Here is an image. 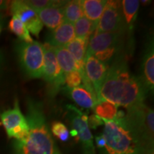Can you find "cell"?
Returning <instances> with one entry per match:
<instances>
[{"label": "cell", "mask_w": 154, "mask_h": 154, "mask_svg": "<svg viewBox=\"0 0 154 154\" xmlns=\"http://www.w3.org/2000/svg\"><path fill=\"white\" fill-rule=\"evenodd\" d=\"M148 89L141 78L130 72L126 61L118 57L109 66L99 99L129 109L144 103Z\"/></svg>", "instance_id": "6da1fadb"}, {"label": "cell", "mask_w": 154, "mask_h": 154, "mask_svg": "<svg viewBox=\"0 0 154 154\" xmlns=\"http://www.w3.org/2000/svg\"><path fill=\"white\" fill-rule=\"evenodd\" d=\"M26 119L29 127V134L24 139L15 140V153L61 154L49 131L43 106L39 101L27 100Z\"/></svg>", "instance_id": "7a4b0ae2"}, {"label": "cell", "mask_w": 154, "mask_h": 154, "mask_svg": "<svg viewBox=\"0 0 154 154\" xmlns=\"http://www.w3.org/2000/svg\"><path fill=\"white\" fill-rule=\"evenodd\" d=\"M102 120L105 126L102 135L106 140L105 148L109 154L147 153L126 115L113 120Z\"/></svg>", "instance_id": "3957f363"}, {"label": "cell", "mask_w": 154, "mask_h": 154, "mask_svg": "<svg viewBox=\"0 0 154 154\" xmlns=\"http://www.w3.org/2000/svg\"><path fill=\"white\" fill-rule=\"evenodd\" d=\"M127 110L126 119L137 134L146 152L151 153L153 147V110L144 103Z\"/></svg>", "instance_id": "277c9868"}, {"label": "cell", "mask_w": 154, "mask_h": 154, "mask_svg": "<svg viewBox=\"0 0 154 154\" xmlns=\"http://www.w3.org/2000/svg\"><path fill=\"white\" fill-rule=\"evenodd\" d=\"M15 49L25 74L32 79L42 78L44 63V44L34 40L31 43L20 41Z\"/></svg>", "instance_id": "5b68a950"}, {"label": "cell", "mask_w": 154, "mask_h": 154, "mask_svg": "<svg viewBox=\"0 0 154 154\" xmlns=\"http://www.w3.org/2000/svg\"><path fill=\"white\" fill-rule=\"evenodd\" d=\"M70 111L69 117L73 129L71 134L76 136L83 149V154H95L94 138L88 124V116L77 109L74 106L69 105Z\"/></svg>", "instance_id": "8992f818"}, {"label": "cell", "mask_w": 154, "mask_h": 154, "mask_svg": "<svg viewBox=\"0 0 154 154\" xmlns=\"http://www.w3.org/2000/svg\"><path fill=\"white\" fill-rule=\"evenodd\" d=\"M1 124L7 132L9 138L20 140L26 137L29 127L26 116H24L19 106L18 101H15L12 109L4 111L0 115Z\"/></svg>", "instance_id": "52a82bcc"}, {"label": "cell", "mask_w": 154, "mask_h": 154, "mask_svg": "<svg viewBox=\"0 0 154 154\" xmlns=\"http://www.w3.org/2000/svg\"><path fill=\"white\" fill-rule=\"evenodd\" d=\"M126 27L121 1H106L95 32H124Z\"/></svg>", "instance_id": "ba28073f"}, {"label": "cell", "mask_w": 154, "mask_h": 154, "mask_svg": "<svg viewBox=\"0 0 154 154\" xmlns=\"http://www.w3.org/2000/svg\"><path fill=\"white\" fill-rule=\"evenodd\" d=\"M44 63L42 78L49 84L51 93L54 94L64 84V74L58 63L54 47L46 43L44 44Z\"/></svg>", "instance_id": "9c48e42d"}, {"label": "cell", "mask_w": 154, "mask_h": 154, "mask_svg": "<svg viewBox=\"0 0 154 154\" xmlns=\"http://www.w3.org/2000/svg\"><path fill=\"white\" fill-rule=\"evenodd\" d=\"M9 9L11 14L17 17L25 25L29 32L38 37L43 29V24L36 11L24 1L20 0L11 1Z\"/></svg>", "instance_id": "30bf717a"}, {"label": "cell", "mask_w": 154, "mask_h": 154, "mask_svg": "<svg viewBox=\"0 0 154 154\" xmlns=\"http://www.w3.org/2000/svg\"><path fill=\"white\" fill-rule=\"evenodd\" d=\"M109 66V64L101 62L94 56H87L84 59L85 74L95 90L97 100Z\"/></svg>", "instance_id": "8fae6325"}, {"label": "cell", "mask_w": 154, "mask_h": 154, "mask_svg": "<svg viewBox=\"0 0 154 154\" xmlns=\"http://www.w3.org/2000/svg\"><path fill=\"white\" fill-rule=\"evenodd\" d=\"M123 32H95L88 39L86 57L120 44Z\"/></svg>", "instance_id": "7c38bea8"}, {"label": "cell", "mask_w": 154, "mask_h": 154, "mask_svg": "<svg viewBox=\"0 0 154 154\" xmlns=\"http://www.w3.org/2000/svg\"><path fill=\"white\" fill-rule=\"evenodd\" d=\"M75 38L74 24L64 21L50 34L47 43L54 47H65Z\"/></svg>", "instance_id": "4fadbf2b"}, {"label": "cell", "mask_w": 154, "mask_h": 154, "mask_svg": "<svg viewBox=\"0 0 154 154\" xmlns=\"http://www.w3.org/2000/svg\"><path fill=\"white\" fill-rule=\"evenodd\" d=\"M65 5L47 7L36 11V14L42 24L50 29L54 30L64 22L63 7Z\"/></svg>", "instance_id": "5bb4252c"}, {"label": "cell", "mask_w": 154, "mask_h": 154, "mask_svg": "<svg viewBox=\"0 0 154 154\" xmlns=\"http://www.w3.org/2000/svg\"><path fill=\"white\" fill-rule=\"evenodd\" d=\"M143 78H141L147 89L153 91L154 88V51L153 42H150L144 54L143 64Z\"/></svg>", "instance_id": "9a60e30c"}, {"label": "cell", "mask_w": 154, "mask_h": 154, "mask_svg": "<svg viewBox=\"0 0 154 154\" xmlns=\"http://www.w3.org/2000/svg\"><path fill=\"white\" fill-rule=\"evenodd\" d=\"M67 94L80 106L85 109H94L97 103V99L87 88L80 85L74 88H66Z\"/></svg>", "instance_id": "2e32d148"}, {"label": "cell", "mask_w": 154, "mask_h": 154, "mask_svg": "<svg viewBox=\"0 0 154 154\" xmlns=\"http://www.w3.org/2000/svg\"><path fill=\"white\" fill-rule=\"evenodd\" d=\"M88 43V40L87 39L76 37L65 47L72 55L78 66H79V72L84 69V59L87 50Z\"/></svg>", "instance_id": "e0dca14e"}, {"label": "cell", "mask_w": 154, "mask_h": 154, "mask_svg": "<svg viewBox=\"0 0 154 154\" xmlns=\"http://www.w3.org/2000/svg\"><path fill=\"white\" fill-rule=\"evenodd\" d=\"M82 2L84 17L92 22H99L106 4L105 0H84Z\"/></svg>", "instance_id": "ac0fdd59"}, {"label": "cell", "mask_w": 154, "mask_h": 154, "mask_svg": "<svg viewBox=\"0 0 154 154\" xmlns=\"http://www.w3.org/2000/svg\"><path fill=\"white\" fill-rule=\"evenodd\" d=\"M56 57L58 63L63 74L72 71H80L79 66L77 64L74 57L65 47H54Z\"/></svg>", "instance_id": "d6986e66"}, {"label": "cell", "mask_w": 154, "mask_h": 154, "mask_svg": "<svg viewBox=\"0 0 154 154\" xmlns=\"http://www.w3.org/2000/svg\"><path fill=\"white\" fill-rule=\"evenodd\" d=\"M121 2L122 12L125 26L131 29L137 17L140 1L138 0H123Z\"/></svg>", "instance_id": "ffe728a7"}, {"label": "cell", "mask_w": 154, "mask_h": 154, "mask_svg": "<svg viewBox=\"0 0 154 154\" xmlns=\"http://www.w3.org/2000/svg\"><path fill=\"white\" fill-rule=\"evenodd\" d=\"M63 16L65 22L73 24L82 17H84L82 2L79 0L67 1L63 7Z\"/></svg>", "instance_id": "44dd1931"}, {"label": "cell", "mask_w": 154, "mask_h": 154, "mask_svg": "<svg viewBox=\"0 0 154 154\" xmlns=\"http://www.w3.org/2000/svg\"><path fill=\"white\" fill-rule=\"evenodd\" d=\"M97 24V23L92 22L85 17H82L74 24L75 36L88 40L95 32Z\"/></svg>", "instance_id": "7402d4cb"}, {"label": "cell", "mask_w": 154, "mask_h": 154, "mask_svg": "<svg viewBox=\"0 0 154 154\" xmlns=\"http://www.w3.org/2000/svg\"><path fill=\"white\" fill-rule=\"evenodd\" d=\"M93 109L96 116L106 120L115 119L119 112L116 105L104 99L98 101Z\"/></svg>", "instance_id": "603a6c76"}, {"label": "cell", "mask_w": 154, "mask_h": 154, "mask_svg": "<svg viewBox=\"0 0 154 154\" xmlns=\"http://www.w3.org/2000/svg\"><path fill=\"white\" fill-rule=\"evenodd\" d=\"M9 29L12 33L17 35L22 42L31 43L34 41L27 28L17 17L12 16L9 23Z\"/></svg>", "instance_id": "cb8c5ba5"}, {"label": "cell", "mask_w": 154, "mask_h": 154, "mask_svg": "<svg viewBox=\"0 0 154 154\" xmlns=\"http://www.w3.org/2000/svg\"><path fill=\"white\" fill-rule=\"evenodd\" d=\"M120 49L121 46L120 44H119L116 46H113V47L102 50V51H100L99 52H96L93 56L94 57H96L98 60L108 64V63L110 62L111 60H114L115 59L118 57L117 54H119Z\"/></svg>", "instance_id": "d4e9b609"}, {"label": "cell", "mask_w": 154, "mask_h": 154, "mask_svg": "<svg viewBox=\"0 0 154 154\" xmlns=\"http://www.w3.org/2000/svg\"><path fill=\"white\" fill-rule=\"evenodd\" d=\"M26 5L32 7L34 11H38L47 7L56 5H63L67 1H54V0H26L24 1Z\"/></svg>", "instance_id": "484cf974"}, {"label": "cell", "mask_w": 154, "mask_h": 154, "mask_svg": "<svg viewBox=\"0 0 154 154\" xmlns=\"http://www.w3.org/2000/svg\"><path fill=\"white\" fill-rule=\"evenodd\" d=\"M51 131L55 136L62 141H66L70 135L66 126L59 121H55L51 125Z\"/></svg>", "instance_id": "4316f807"}, {"label": "cell", "mask_w": 154, "mask_h": 154, "mask_svg": "<svg viewBox=\"0 0 154 154\" xmlns=\"http://www.w3.org/2000/svg\"><path fill=\"white\" fill-rule=\"evenodd\" d=\"M82 82V75L79 71H72L64 74V83L66 84V88H76L79 86Z\"/></svg>", "instance_id": "83f0119b"}, {"label": "cell", "mask_w": 154, "mask_h": 154, "mask_svg": "<svg viewBox=\"0 0 154 154\" xmlns=\"http://www.w3.org/2000/svg\"><path fill=\"white\" fill-rule=\"evenodd\" d=\"M88 126L95 129L99 126L103 124V121L100 117L96 116V114L91 115L89 117H88Z\"/></svg>", "instance_id": "f1b7e54d"}, {"label": "cell", "mask_w": 154, "mask_h": 154, "mask_svg": "<svg viewBox=\"0 0 154 154\" xmlns=\"http://www.w3.org/2000/svg\"><path fill=\"white\" fill-rule=\"evenodd\" d=\"M95 141L96 143V146L99 148H103L106 146V140L103 135H100V136H96L95 138Z\"/></svg>", "instance_id": "f546056e"}, {"label": "cell", "mask_w": 154, "mask_h": 154, "mask_svg": "<svg viewBox=\"0 0 154 154\" xmlns=\"http://www.w3.org/2000/svg\"><path fill=\"white\" fill-rule=\"evenodd\" d=\"M10 1H5V0H0V12L6 11L10 8Z\"/></svg>", "instance_id": "4dcf8cb0"}, {"label": "cell", "mask_w": 154, "mask_h": 154, "mask_svg": "<svg viewBox=\"0 0 154 154\" xmlns=\"http://www.w3.org/2000/svg\"><path fill=\"white\" fill-rule=\"evenodd\" d=\"M3 21V14L2 13L0 12V25H2V22Z\"/></svg>", "instance_id": "1f68e13d"}, {"label": "cell", "mask_w": 154, "mask_h": 154, "mask_svg": "<svg viewBox=\"0 0 154 154\" xmlns=\"http://www.w3.org/2000/svg\"><path fill=\"white\" fill-rule=\"evenodd\" d=\"M1 62H2V54L0 53V65H1Z\"/></svg>", "instance_id": "d6a6232c"}, {"label": "cell", "mask_w": 154, "mask_h": 154, "mask_svg": "<svg viewBox=\"0 0 154 154\" xmlns=\"http://www.w3.org/2000/svg\"><path fill=\"white\" fill-rule=\"evenodd\" d=\"M2 25H0V34L2 32Z\"/></svg>", "instance_id": "836d02e7"}, {"label": "cell", "mask_w": 154, "mask_h": 154, "mask_svg": "<svg viewBox=\"0 0 154 154\" xmlns=\"http://www.w3.org/2000/svg\"><path fill=\"white\" fill-rule=\"evenodd\" d=\"M149 154H153V152H152V153H149Z\"/></svg>", "instance_id": "e575fe53"}, {"label": "cell", "mask_w": 154, "mask_h": 154, "mask_svg": "<svg viewBox=\"0 0 154 154\" xmlns=\"http://www.w3.org/2000/svg\"><path fill=\"white\" fill-rule=\"evenodd\" d=\"M1 124H1V123H0V125H1Z\"/></svg>", "instance_id": "d590c367"}, {"label": "cell", "mask_w": 154, "mask_h": 154, "mask_svg": "<svg viewBox=\"0 0 154 154\" xmlns=\"http://www.w3.org/2000/svg\"><path fill=\"white\" fill-rule=\"evenodd\" d=\"M14 154H17V153H14Z\"/></svg>", "instance_id": "8d00e7d4"}]
</instances>
